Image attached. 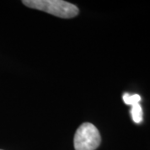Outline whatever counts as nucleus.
Here are the masks:
<instances>
[{"mask_svg":"<svg viewBox=\"0 0 150 150\" xmlns=\"http://www.w3.org/2000/svg\"><path fill=\"white\" fill-rule=\"evenodd\" d=\"M100 143V134L93 123H82L74 134L75 150H95Z\"/></svg>","mask_w":150,"mask_h":150,"instance_id":"f03ea898","label":"nucleus"},{"mask_svg":"<svg viewBox=\"0 0 150 150\" xmlns=\"http://www.w3.org/2000/svg\"><path fill=\"white\" fill-rule=\"evenodd\" d=\"M23 4L62 18H72L79 13L77 6L63 0H23Z\"/></svg>","mask_w":150,"mask_h":150,"instance_id":"f257e3e1","label":"nucleus"},{"mask_svg":"<svg viewBox=\"0 0 150 150\" xmlns=\"http://www.w3.org/2000/svg\"><path fill=\"white\" fill-rule=\"evenodd\" d=\"M0 150H1V149H0Z\"/></svg>","mask_w":150,"mask_h":150,"instance_id":"39448f33","label":"nucleus"},{"mask_svg":"<svg viewBox=\"0 0 150 150\" xmlns=\"http://www.w3.org/2000/svg\"><path fill=\"white\" fill-rule=\"evenodd\" d=\"M131 115L134 123H140L143 121V109L139 103H135L132 105Z\"/></svg>","mask_w":150,"mask_h":150,"instance_id":"7ed1b4c3","label":"nucleus"},{"mask_svg":"<svg viewBox=\"0 0 150 150\" xmlns=\"http://www.w3.org/2000/svg\"><path fill=\"white\" fill-rule=\"evenodd\" d=\"M123 100L128 105H134L135 103H139L141 100V97L139 94H129L125 93L123 95Z\"/></svg>","mask_w":150,"mask_h":150,"instance_id":"20e7f679","label":"nucleus"}]
</instances>
